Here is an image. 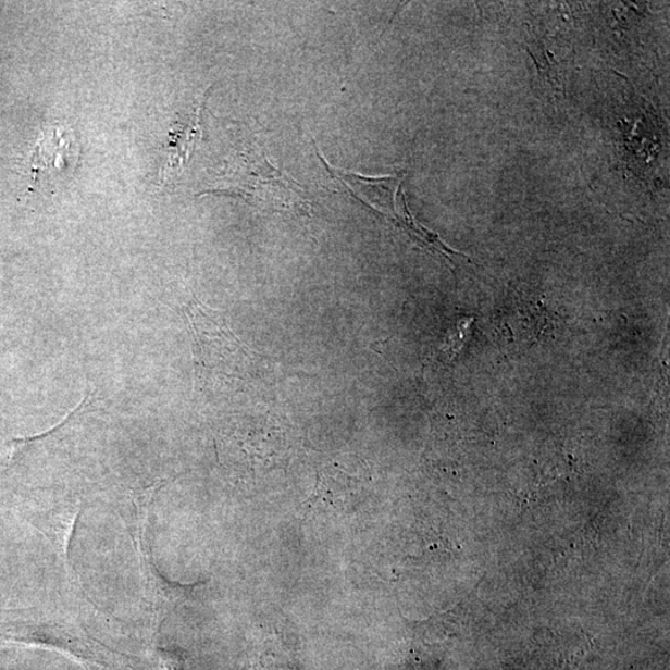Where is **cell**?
I'll return each instance as SVG.
<instances>
[{
  "instance_id": "6da1fadb",
  "label": "cell",
  "mask_w": 670,
  "mask_h": 670,
  "mask_svg": "<svg viewBox=\"0 0 670 670\" xmlns=\"http://www.w3.org/2000/svg\"><path fill=\"white\" fill-rule=\"evenodd\" d=\"M191 333L198 382H246L260 357L228 327L225 317L198 301L184 307Z\"/></svg>"
},
{
  "instance_id": "277c9868",
  "label": "cell",
  "mask_w": 670,
  "mask_h": 670,
  "mask_svg": "<svg viewBox=\"0 0 670 670\" xmlns=\"http://www.w3.org/2000/svg\"><path fill=\"white\" fill-rule=\"evenodd\" d=\"M399 222L400 225L409 233L413 239H417L422 245L429 246L430 249L439 252L445 256L446 259H451L452 255L462 256V258L467 259L466 255L460 252H456L452 249H449L448 246L439 240V237L427 231V228L422 227L420 224L415 223V220L409 213V209L405 206V197L401 196V204L399 210Z\"/></svg>"
},
{
  "instance_id": "7a4b0ae2",
  "label": "cell",
  "mask_w": 670,
  "mask_h": 670,
  "mask_svg": "<svg viewBox=\"0 0 670 670\" xmlns=\"http://www.w3.org/2000/svg\"><path fill=\"white\" fill-rule=\"evenodd\" d=\"M214 191L244 198L249 204L276 213L308 215L312 201L293 176L272 165L261 148L251 146L237 153Z\"/></svg>"
},
{
  "instance_id": "3957f363",
  "label": "cell",
  "mask_w": 670,
  "mask_h": 670,
  "mask_svg": "<svg viewBox=\"0 0 670 670\" xmlns=\"http://www.w3.org/2000/svg\"><path fill=\"white\" fill-rule=\"evenodd\" d=\"M76 144L72 132L52 126L44 131L32 160L34 182L63 174L75 161Z\"/></svg>"
},
{
  "instance_id": "5b68a950",
  "label": "cell",
  "mask_w": 670,
  "mask_h": 670,
  "mask_svg": "<svg viewBox=\"0 0 670 670\" xmlns=\"http://www.w3.org/2000/svg\"><path fill=\"white\" fill-rule=\"evenodd\" d=\"M529 47L534 48V50L528 48V51L531 52V57L534 60L537 75H539L541 82L548 84L550 91L557 94L560 86L558 80V74L557 72H555L548 55H546L543 44L539 41H535L534 46Z\"/></svg>"
}]
</instances>
